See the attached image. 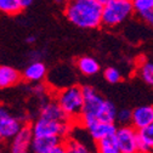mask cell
I'll return each mask as SVG.
<instances>
[{"label": "cell", "instance_id": "obj_13", "mask_svg": "<svg viewBox=\"0 0 153 153\" xmlns=\"http://www.w3.org/2000/svg\"><path fill=\"white\" fill-rule=\"evenodd\" d=\"M22 79L21 73L13 67L0 66V89H7L15 86Z\"/></svg>", "mask_w": 153, "mask_h": 153}, {"label": "cell", "instance_id": "obj_3", "mask_svg": "<svg viewBox=\"0 0 153 153\" xmlns=\"http://www.w3.org/2000/svg\"><path fill=\"white\" fill-rule=\"evenodd\" d=\"M57 103L65 111L71 120H79L83 108V88L79 85H69L63 88L56 97Z\"/></svg>", "mask_w": 153, "mask_h": 153}, {"label": "cell", "instance_id": "obj_6", "mask_svg": "<svg viewBox=\"0 0 153 153\" xmlns=\"http://www.w3.org/2000/svg\"><path fill=\"white\" fill-rule=\"evenodd\" d=\"M119 153H135L137 152V135L136 129L131 125H122L114 132Z\"/></svg>", "mask_w": 153, "mask_h": 153}, {"label": "cell", "instance_id": "obj_8", "mask_svg": "<svg viewBox=\"0 0 153 153\" xmlns=\"http://www.w3.org/2000/svg\"><path fill=\"white\" fill-rule=\"evenodd\" d=\"M22 125V122L15 117L5 106H0V136H1V140L12 139Z\"/></svg>", "mask_w": 153, "mask_h": 153}, {"label": "cell", "instance_id": "obj_22", "mask_svg": "<svg viewBox=\"0 0 153 153\" xmlns=\"http://www.w3.org/2000/svg\"><path fill=\"white\" fill-rule=\"evenodd\" d=\"M103 76H105V79L111 84H117V83H119L122 80L120 72L117 68H114V67L106 68L105 72H103Z\"/></svg>", "mask_w": 153, "mask_h": 153}, {"label": "cell", "instance_id": "obj_14", "mask_svg": "<svg viewBox=\"0 0 153 153\" xmlns=\"http://www.w3.org/2000/svg\"><path fill=\"white\" fill-rule=\"evenodd\" d=\"M137 152H151L153 149V124L136 130Z\"/></svg>", "mask_w": 153, "mask_h": 153}, {"label": "cell", "instance_id": "obj_10", "mask_svg": "<svg viewBox=\"0 0 153 153\" xmlns=\"http://www.w3.org/2000/svg\"><path fill=\"white\" fill-rule=\"evenodd\" d=\"M90 134V136L94 141H97L101 140L106 136L113 135L116 132V124L112 123V122H101V120H96V122H92L90 124H88L85 126Z\"/></svg>", "mask_w": 153, "mask_h": 153}, {"label": "cell", "instance_id": "obj_26", "mask_svg": "<svg viewBox=\"0 0 153 153\" xmlns=\"http://www.w3.org/2000/svg\"><path fill=\"white\" fill-rule=\"evenodd\" d=\"M26 42H27L28 44H34V43L36 42V39H35V36L30 35V36H27V39H26Z\"/></svg>", "mask_w": 153, "mask_h": 153}, {"label": "cell", "instance_id": "obj_17", "mask_svg": "<svg viewBox=\"0 0 153 153\" xmlns=\"http://www.w3.org/2000/svg\"><path fill=\"white\" fill-rule=\"evenodd\" d=\"M76 68L84 75H95L100 71V63L90 56H83L76 61Z\"/></svg>", "mask_w": 153, "mask_h": 153}, {"label": "cell", "instance_id": "obj_5", "mask_svg": "<svg viewBox=\"0 0 153 153\" xmlns=\"http://www.w3.org/2000/svg\"><path fill=\"white\" fill-rule=\"evenodd\" d=\"M71 130L69 122H59L46 118H39L32 126L33 136H57L63 139Z\"/></svg>", "mask_w": 153, "mask_h": 153}, {"label": "cell", "instance_id": "obj_12", "mask_svg": "<svg viewBox=\"0 0 153 153\" xmlns=\"http://www.w3.org/2000/svg\"><path fill=\"white\" fill-rule=\"evenodd\" d=\"M40 117L51 119V120H59V122H71L69 117L65 113V111L60 107L57 101H49L43 105L40 109Z\"/></svg>", "mask_w": 153, "mask_h": 153}, {"label": "cell", "instance_id": "obj_15", "mask_svg": "<svg viewBox=\"0 0 153 153\" xmlns=\"http://www.w3.org/2000/svg\"><path fill=\"white\" fill-rule=\"evenodd\" d=\"M46 75V67L40 61L32 62L23 72V78L27 82L32 83H40Z\"/></svg>", "mask_w": 153, "mask_h": 153}, {"label": "cell", "instance_id": "obj_7", "mask_svg": "<svg viewBox=\"0 0 153 153\" xmlns=\"http://www.w3.org/2000/svg\"><path fill=\"white\" fill-rule=\"evenodd\" d=\"M30 151L35 153H63L66 152L65 142L57 136H33Z\"/></svg>", "mask_w": 153, "mask_h": 153}, {"label": "cell", "instance_id": "obj_25", "mask_svg": "<svg viewBox=\"0 0 153 153\" xmlns=\"http://www.w3.org/2000/svg\"><path fill=\"white\" fill-rule=\"evenodd\" d=\"M43 90H44V86H43V85H36V86H34V89H33V91L36 92V94H42Z\"/></svg>", "mask_w": 153, "mask_h": 153}, {"label": "cell", "instance_id": "obj_20", "mask_svg": "<svg viewBox=\"0 0 153 153\" xmlns=\"http://www.w3.org/2000/svg\"><path fill=\"white\" fill-rule=\"evenodd\" d=\"M65 148H66V152H69V153H86L89 151L84 143H82L80 141L75 139H71L67 142H65Z\"/></svg>", "mask_w": 153, "mask_h": 153}, {"label": "cell", "instance_id": "obj_16", "mask_svg": "<svg viewBox=\"0 0 153 153\" xmlns=\"http://www.w3.org/2000/svg\"><path fill=\"white\" fill-rule=\"evenodd\" d=\"M132 10L147 23L153 22V0H131Z\"/></svg>", "mask_w": 153, "mask_h": 153}, {"label": "cell", "instance_id": "obj_27", "mask_svg": "<svg viewBox=\"0 0 153 153\" xmlns=\"http://www.w3.org/2000/svg\"><path fill=\"white\" fill-rule=\"evenodd\" d=\"M97 1H99L101 5H105V4H107L108 1H111V0H97Z\"/></svg>", "mask_w": 153, "mask_h": 153}, {"label": "cell", "instance_id": "obj_19", "mask_svg": "<svg viewBox=\"0 0 153 153\" xmlns=\"http://www.w3.org/2000/svg\"><path fill=\"white\" fill-rule=\"evenodd\" d=\"M22 10L18 0H0V11L6 15H18Z\"/></svg>", "mask_w": 153, "mask_h": 153}, {"label": "cell", "instance_id": "obj_21", "mask_svg": "<svg viewBox=\"0 0 153 153\" xmlns=\"http://www.w3.org/2000/svg\"><path fill=\"white\" fill-rule=\"evenodd\" d=\"M140 75L143 82L152 85L153 83V65L148 61H145L140 65Z\"/></svg>", "mask_w": 153, "mask_h": 153}, {"label": "cell", "instance_id": "obj_24", "mask_svg": "<svg viewBox=\"0 0 153 153\" xmlns=\"http://www.w3.org/2000/svg\"><path fill=\"white\" fill-rule=\"evenodd\" d=\"M18 3H20V4H21L22 9H25V7H28L29 5H32V3H33V0H18Z\"/></svg>", "mask_w": 153, "mask_h": 153}, {"label": "cell", "instance_id": "obj_1", "mask_svg": "<svg viewBox=\"0 0 153 153\" xmlns=\"http://www.w3.org/2000/svg\"><path fill=\"white\" fill-rule=\"evenodd\" d=\"M117 107L108 100H105L101 95L91 86L83 88V108L79 117V123L86 126L88 124L101 122H116Z\"/></svg>", "mask_w": 153, "mask_h": 153}, {"label": "cell", "instance_id": "obj_9", "mask_svg": "<svg viewBox=\"0 0 153 153\" xmlns=\"http://www.w3.org/2000/svg\"><path fill=\"white\" fill-rule=\"evenodd\" d=\"M33 139V131L30 125H22L21 129L12 137L11 151L13 153H25L29 151L30 142Z\"/></svg>", "mask_w": 153, "mask_h": 153}, {"label": "cell", "instance_id": "obj_2", "mask_svg": "<svg viewBox=\"0 0 153 153\" xmlns=\"http://www.w3.org/2000/svg\"><path fill=\"white\" fill-rule=\"evenodd\" d=\"M102 5L97 0H66V18L82 29H96L101 26Z\"/></svg>", "mask_w": 153, "mask_h": 153}, {"label": "cell", "instance_id": "obj_23", "mask_svg": "<svg viewBox=\"0 0 153 153\" xmlns=\"http://www.w3.org/2000/svg\"><path fill=\"white\" fill-rule=\"evenodd\" d=\"M116 120L120 125H129L131 120V111L129 109H120L116 114Z\"/></svg>", "mask_w": 153, "mask_h": 153}, {"label": "cell", "instance_id": "obj_18", "mask_svg": "<svg viewBox=\"0 0 153 153\" xmlns=\"http://www.w3.org/2000/svg\"><path fill=\"white\" fill-rule=\"evenodd\" d=\"M96 148L101 153H119L118 143H117L114 134L113 135H109V136H106L101 140H97L96 141Z\"/></svg>", "mask_w": 153, "mask_h": 153}, {"label": "cell", "instance_id": "obj_28", "mask_svg": "<svg viewBox=\"0 0 153 153\" xmlns=\"http://www.w3.org/2000/svg\"><path fill=\"white\" fill-rule=\"evenodd\" d=\"M53 1H55V3H59V4H63L66 0H53Z\"/></svg>", "mask_w": 153, "mask_h": 153}, {"label": "cell", "instance_id": "obj_4", "mask_svg": "<svg viewBox=\"0 0 153 153\" xmlns=\"http://www.w3.org/2000/svg\"><path fill=\"white\" fill-rule=\"evenodd\" d=\"M134 12L131 0H111L102 5L101 25L116 27L125 22Z\"/></svg>", "mask_w": 153, "mask_h": 153}, {"label": "cell", "instance_id": "obj_11", "mask_svg": "<svg viewBox=\"0 0 153 153\" xmlns=\"http://www.w3.org/2000/svg\"><path fill=\"white\" fill-rule=\"evenodd\" d=\"M130 124L136 130L153 124V108L151 106H140L131 111Z\"/></svg>", "mask_w": 153, "mask_h": 153}, {"label": "cell", "instance_id": "obj_29", "mask_svg": "<svg viewBox=\"0 0 153 153\" xmlns=\"http://www.w3.org/2000/svg\"><path fill=\"white\" fill-rule=\"evenodd\" d=\"M0 140H1V136H0Z\"/></svg>", "mask_w": 153, "mask_h": 153}]
</instances>
